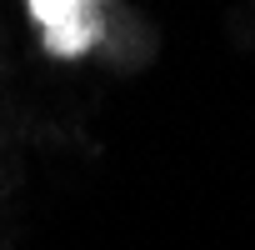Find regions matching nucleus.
Returning <instances> with one entry per match:
<instances>
[{"label":"nucleus","instance_id":"f257e3e1","mask_svg":"<svg viewBox=\"0 0 255 250\" xmlns=\"http://www.w3.org/2000/svg\"><path fill=\"white\" fill-rule=\"evenodd\" d=\"M30 15L45 25L50 55H80L100 35V15L90 10V0H30Z\"/></svg>","mask_w":255,"mask_h":250}]
</instances>
